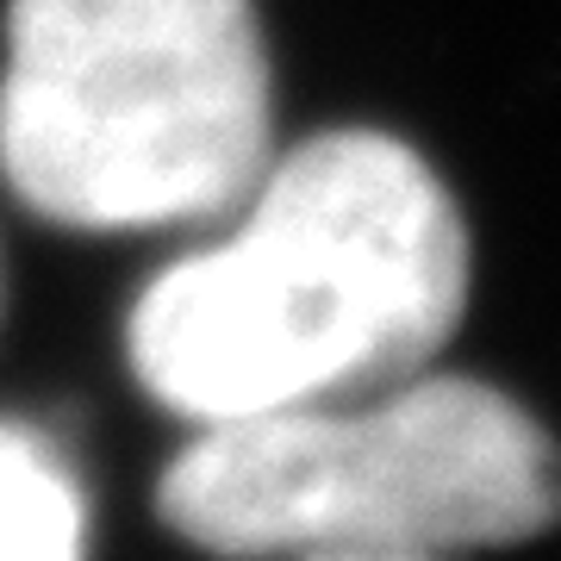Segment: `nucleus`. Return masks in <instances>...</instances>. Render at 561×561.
<instances>
[{"label": "nucleus", "mask_w": 561, "mask_h": 561, "mask_svg": "<svg viewBox=\"0 0 561 561\" xmlns=\"http://www.w3.org/2000/svg\"><path fill=\"white\" fill-rule=\"evenodd\" d=\"M225 243L131 306V375L194 424L350 400L419 375L468 306V225L419 150L324 131L268 157Z\"/></svg>", "instance_id": "f257e3e1"}, {"label": "nucleus", "mask_w": 561, "mask_h": 561, "mask_svg": "<svg viewBox=\"0 0 561 561\" xmlns=\"http://www.w3.org/2000/svg\"><path fill=\"white\" fill-rule=\"evenodd\" d=\"M157 512L206 556H437L561 518V449L518 400L405 375L350 400L201 424Z\"/></svg>", "instance_id": "f03ea898"}, {"label": "nucleus", "mask_w": 561, "mask_h": 561, "mask_svg": "<svg viewBox=\"0 0 561 561\" xmlns=\"http://www.w3.org/2000/svg\"><path fill=\"white\" fill-rule=\"evenodd\" d=\"M275 150L256 0H7L0 175L69 231L219 219Z\"/></svg>", "instance_id": "7ed1b4c3"}, {"label": "nucleus", "mask_w": 561, "mask_h": 561, "mask_svg": "<svg viewBox=\"0 0 561 561\" xmlns=\"http://www.w3.org/2000/svg\"><path fill=\"white\" fill-rule=\"evenodd\" d=\"M81 486L32 424H0V561H81Z\"/></svg>", "instance_id": "20e7f679"}, {"label": "nucleus", "mask_w": 561, "mask_h": 561, "mask_svg": "<svg viewBox=\"0 0 561 561\" xmlns=\"http://www.w3.org/2000/svg\"><path fill=\"white\" fill-rule=\"evenodd\" d=\"M300 561H437V556H300Z\"/></svg>", "instance_id": "39448f33"}]
</instances>
